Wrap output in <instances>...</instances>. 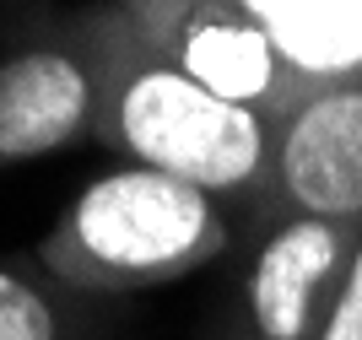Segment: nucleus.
Returning <instances> with one entry per match:
<instances>
[{
  "instance_id": "1",
  "label": "nucleus",
  "mask_w": 362,
  "mask_h": 340,
  "mask_svg": "<svg viewBox=\"0 0 362 340\" xmlns=\"http://www.w3.org/2000/svg\"><path fill=\"white\" fill-rule=\"evenodd\" d=\"M98 33H103V114L92 141H103L136 168H157L216 194L227 211L243 216L249 233V222H259L271 206L276 119L227 103L195 76H184L124 22L114 0H98Z\"/></svg>"
},
{
  "instance_id": "2",
  "label": "nucleus",
  "mask_w": 362,
  "mask_h": 340,
  "mask_svg": "<svg viewBox=\"0 0 362 340\" xmlns=\"http://www.w3.org/2000/svg\"><path fill=\"white\" fill-rule=\"evenodd\" d=\"M238 243L243 216L227 211L216 194L157 168L124 163L92 178L33 243L28 259L71 292L124 303L184 281L216 259H233Z\"/></svg>"
},
{
  "instance_id": "3",
  "label": "nucleus",
  "mask_w": 362,
  "mask_h": 340,
  "mask_svg": "<svg viewBox=\"0 0 362 340\" xmlns=\"http://www.w3.org/2000/svg\"><path fill=\"white\" fill-rule=\"evenodd\" d=\"M103 114L98 6L38 16L0 49V173L92 141Z\"/></svg>"
},
{
  "instance_id": "4",
  "label": "nucleus",
  "mask_w": 362,
  "mask_h": 340,
  "mask_svg": "<svg viewBox=\"0 0 362 340\" xmlns=\"http://www.w3.org/2000/svg\"><path fill=\"white\" fill-rule=\"evenodd\" d=\"M357 243V222L276 211L233 249V286L206 340H319L325 308Z\"/></svg>"
},
{
  "instance_id": "5",
  "label": "nucleus",
  "mask_w": 362,
  "mask_h": 340,
  "mask_svg": "<svg viewBox=\"0 0 362 340\" xmlns=\"http://www.w3.org/2000/svg\"><path fill=\"white\" fill-rule=\"evenodd\" d=\"M114 6L157 54H168L184 76H195L227 103L281 119L308 92L287 54L233 0H114Z\"/></svg>"
},
{
  "instance_id": "6",
  "label": "nucleus",
  "mask_w": 362,
  "mask_h": 340,
  "mask_svg": "<svg viewBox=\"0 0 362 340\" xmlns=\"http://www.w3.org/2000/svg\"><path fill=\"white\" fill-rule=\"evenodd\" d=\"M362 227V71L314 81L276 119L271 206Z\"/></svg>"
},
{
  "instance_id": "7",
  "label": "nucleus",
  "mask_w": 362,
  "mask_h": 340,
  "mask_svg": "<svg viewBox=\"0 0 362 340\" xmlns=\"http://www.w3.org/2000/svg\"><path fill=\"white\" fill-rule=\"evenodd\" d=\"M314 87L362 71V0H233Z\"/></svg>"
},
{
  "instance_id": "8",
  "label": "nucleus",
  "mask_w": 362,
  "mask_h": 340,
  "mask_svg": "<svg viewBox=\"0 0 362 340\" xmlns=\"http://www.w3.org/2000/svg\"><path fill=\"white\" fill-rule=\"evenodd\" d=\"M0 340H124L119 303L71 292L33 259H0Z\"/></svg>"
},
{
  "instance_id": "9",
  "label": "nucleus",
  "mask_w": 362,
  "mask_h": 340,
  "mask_svg": "<svg viewBox=\"0 0 362 340\" xmlns=\"http://www.w3.org/2000/svg\"><path fill=\"white\" fill-rule=\"evenodd\" d=\"M319 340H362V227H357V243L346 254V270L335 281L330 308H325Z\"/></svg>"
},
{
  "instance_id": "10",
  "label": "nucleus",
  "mask_w": 362,
  "mask_h": 340,
  "mask_svg": "<svg viewBox=\"0 0 362 340\" xmlns=\"http://www.w3.org/2000/svg\"><path fill=\"white\" fill-rule=\"evenodd\" d=\"M0 16H6V33L28 28V22H38V16H49L44 0H0Z\"/></svg>"
}]
</instances>
